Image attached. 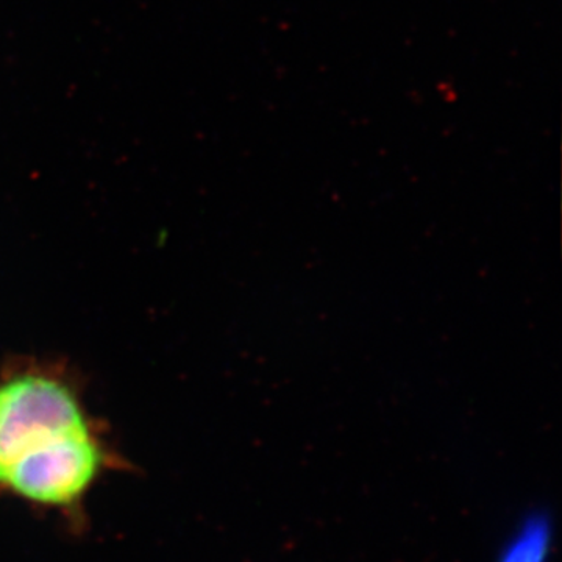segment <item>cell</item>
Wrapping results in <instances>:
<instances>
[{"instance_id": "6da1fadb", "label": "cell", "mask_w": 562, "mask_h": 562, "mask_svg": "<svg viewBox=\"0 0 562 562\" xmlns=\"http://www.w3.org/2000/svg\"><path fill=\"white\" fill-rule=\"evenodd\" d=\"M131 469L68 362L13 357L0 366V501L57 513L77 531L103 476Z\"/></svg>"}, {"instance_id": "7a4b0ae2", "label": "cell", "mask_w": 562, "mask_h": 562, "mask_svg": "<svg viewBox=\"0 0 562 562\" xmlns=\"http://www.w3.org/2000/svg\"><path fill=\"white\" fill-rule=\"evenodd\" d=\"M552 543V516L547 512L528 513L503 543L497 562H549Z\"/></svg>"}]
</instances>
